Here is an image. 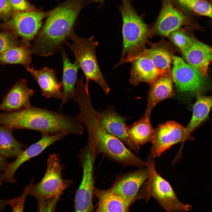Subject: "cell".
<instances>
[{
	"label": "cell",
	"instance_id": "1",
	"mask_svg": "<svg viewBox=\"0 0 212 212\" xmlns=\"http://www.w3.org/2000/svg\"><path fill=\"white\" fill-rule=\"evenodd\" d=\"M74 100L79 110L77 116L88 132L87 143L94 148L97 154H101L109 160L124 166H139L141 159L103 127L98 111L92 103L89 89L83 82L77 84Z\"/></svg>",
	"mask_w": 212,
	"mask_h": 212
},
{
	"label": "cell",
	"instance_id": "2",
	"mask_svg": "<svg viewBox=\"0 0 212 212\" xmlns=\"http://www.w3.org/2000/svg\"><path fill=\"white\" fill-rule=\"evenodd\" d=\"M0 125L11 130L27 129L52 135L83 133V125L77 116L64 114L60 110L54 111L32 106L0 114Z\"/></svg>",
	"mask_w": 212,
	"mask_h": 212
},
{
	"label": "cell",
	"instance_id": "3",
	"mask_svg": "<svg viewBox=\"0 0 212 212\" xmlns=\"http://www.w3.org/2000/svg\"><path fill=\"white\" fill-rule=\"evenodd\" d=\"M90 3L67 0L53 9L31 45L32 54L47 57L60 51L72 31L80 12Z\"/></svg>",
	"mask_w": 212,
	"mask_h": 212
},
{
	"label": "cell",
	"instance_id": "4",
	"mask_svg": "<svg viewBox=\"0 0 212 212\" xmlns=\"http://www.w3.org/2000/svg\"><path fill=\"white\" fill-rule=\"evenodd\" d=\"M42 178L37 184L33 183L32 180L28 193L29 195L37 200V210L39 212L54 211L60 197L72 182L63 179L64 167L58 155L50 154Z\"/></svg>",
	"mask_w": 212,
	"mask_h": 212
},
{
	"label": "cell",
	"instance_id": "5",
	"mask_svg": "<svg viewBox=\"0 0 212 212\" xmlns=\"http://www.w3.org/2000/svg\"><path fill=\"white\" fill-rule=\"evenodd\" d=\"M118 8L122 20L121 57L115 67L129 62L150 36V26L137 13L130 0H121Z\"/></svg>",
	"mask_w": 212,
	"mask_h": 212
},
{
	"label": "cell",
	"instance_id": "6",
	"mask_svg": "<svg viewBox=\"0 0 212 212\" xmlns=\"http://www.w3.org/2000/svg\"><path fill=\"white\" fill-rule=\"evenodd\" d=\"M147 167L148 176L140 188L135 201L143 200L148 202L154 198L167 212H184L190 210L191 205L181 202L169 182L156 171L154 160H149Z\"/></svg>",
	"mask_w": 212,
	"mask_h": 212
},
{
	"label": "cell",
	"instance_id": "7",
	"mask_svg": "<svg viewBox=\"0 0 212 212\" xmlns=\"http://www.w3.org/2000/svg\"><path fill=\"white\" fill-rule=\"evenodd\" d=\"M69 38L72 42L70 43L67 41L65 44L73 53L75 61L84 73L85 85L88 87L89 81L93 80L100 85L106 95H108L111 90L100 69L96 56L95 50L98 42L93 40V36L88 38L78 36L74 30Z\"/></svg>",
	"mask_w": 212,
	"mask_h": 212
},
{
	"label": "cell",
	"instance_id": "8",
	"mask_svg": "<svg viewBox=\"0 0 212 212\" xmlns=\"http://www.w3.org/2000/svg\"><path fill=\"white\" fill-rule=\"evenodd\" d=\"M191 11L181 5L176 0H162L161 9L157 19L150 26V35L168 37L173 31L183 26L200 29Z\"/></svg>",
	"mask_w": 212,
	"mask_h": 212
},
{
	"label": "cell",
	"instance_id": "9",
	"mask_svg": "<svg viewBox=\"0 0 212 212\" xmlns=\"http://www.w3.org/2000/svg\"><path fill=\"white\" fill-rule=\"evenodd\" d=\"M98 155L94 148L87 143L78 154L82 170V180L77 190L74 201L75 211L90 212L94 210L92 202L94 167Z\"/></svg>",
	"mask_w": 212,
	"mask_h": 212
},
{
	"label": "cell",
	"instance_id": "10",
	"mask_svg": "<svg viewBox=\"0 0 212 212\" xmlns=\"http://www.w3.org/2000/svg\"><path fill=\"white\" fill-rule=\"evenodd\" d=\"M52 11L45 12L36 9L17 12L10 21L9 24L16 34L21 38V43L30 47L31 42L38 34L42 20Z\"/></svg>",
	"mask_w": 212,
	"mask_h": 212
},
{
	"label": "cell",
	"instance_id": "11",
	"mask_svg": "<svg viewBox=\"0 0 212 212\" xmlns=\"http://www.w3.org/2000/svg\"><path fill=\"white\" fill-rule=\"evenodd\" d=\"M172 61L173 81L178 90L183 93H200L205 84L203 75L180 57L173 56Z\"/></svg>",
	"mask_w": 212,
	"mask_h": 212
},
{
	"label": "cell",
	"instance_id": "12",
	"mask_svg": "<svg viewBox=\"0 0 212 212\" xmlns=\"http://www.w3.org/2000/svg\"><path fill=\"white\" fill-rule=\"evenodd\" d=\"M185 128L174 121L159 125L154 130L152 146L148 159L154 160L172 146L183 141Z\"/></svg>",
	"mask_w": 212,
	"mask_h": 212
},
{
	"label": "cell",
	"instance_id": "13",
	"mask_svg": "<svg viewBox=\"0 0 212 212\" xmlns=\"http://www.w3.org/2000/svg\"><path fill=\"white\" fill-rule=\"evenodd\" d=\"M41 135L39 140L24 150L14 161L9 163L5 170L0 174L3 181L9 183L16 182L14 178L15 173L21 165L30 159L39 155L50 145L62 139L67 135L65 133L52 135L46 133H42Z\"/></svg>",
	"mask_w": 212,
	"mask_h": 212
},
{
	"label": "cell",
	"instance_id": "14",
	"mask_svg": "<svg viewBox=\"0 0 212 212\" xmlns=\"http://www.w3.org/2000/svg\"><path fill=\"white\" fill-rule=\"evenodd\" d=\"M148 176L147 166L127 172L118 177L110 189L124 198L135 202V197Z\"/></svg>",
	"mask_w": 212,
	"mask_h": 212
},
{
	"label": "cell",
	"instance_id": "15",
	"mask_svg": "<svg viewBox=\"0 0 212 212\" xmlns=\"http://www.w3.org/2000/svg\"><path fill=\"white\" fill-rule=\"evenodd\" d=\"M98 112L101 123L106 131L130 149L126 124L127 117L119 113L112 105L104 110L99 109Z\"/></svg>",
	"mask_w": 212,
	"mask_h": 212
},
{
	"label": "cell",
	"instance_id": "16",
	"mask_svg": "<svg viewBox=\"0 0 212 212\" xmlns=\"http://www.w3.org/2000/svg\"><path fill=\"white\" fill-rule=\"evenodd\" d=\"M34 91L29 88L25 79L19 81L10 90L0 105V109L12 112L32 106L31 98Z\"/></svg>",
	"mask_w": 212,
	"mask_h": 212
},
{
	"label": "cell",
	"instance_id": "17",
	"mask_svg": "<svg viewBox=\"0 0 212 212\" xmlns=\"http://www.w3.org/2000/svg\"><path fill=\"white\" fill-rule=\"evenodd\" d=\"M130 82L136 85L143 82L153 84L163 75L155 67L148 57L137 54L132 59Z\"/></svg>",
	"mask_w": 212,
	"mask_h": 212
},
{
	"label": "cell",
	"instance_id": "18",
	"mask_svg": "<svg viewBox=\"0 0 212 212\" xmlns=\"http://www.w3.org/2000/svg\"><path fill=\"white\" fill-rule=\"evenodd\" d=\"M39 85L42 95L47 98L61 99L62 94V83L57 80L55 71L52 69L44 67L39 69L30 66L26 67Z\"/></svg>",
	"mask_w": 212,
	"mask_h": 212
},
{
	"label": "cell",
	"instance_id": "19",
	"mask_svg": "<svg viewBox=\"0 0 212 212\" xmlns=\"http://www.w3.org/2000/svg\"><path fill=\"white\" fill-rule=\"evenodd\" d=\"M187 62L204 77L208 75V67L212 63V48L196 38L192 44L182 53Z\"/></svg>",
	"mask_w": 212,
	"mask_h": 212
},
{
	"label": "cell",
	"instance_id": "20",
	"mask_svg": "<svg viewBox=\"0 0 212 212\" xmlns=\"http://www.w3.org/2000/svg\"><path fill=\"white\" fill-rule=\"evenodd\" d=\"M150 113L145 112L142 117L132 125H126L130 149L135 152L139 151L141 146L153 140L154 130L150 123Z\"/></svg>",
	"mask_w": 212,
	"mask_h": 212
},
{
	"label": "cell",
	"instance_id": "21",
	"mask_svg": "<svg viewBox=\"0 0 212 212\" xmlns=\"http://www.w3.org/2000/svg\"><path fill=\"white\" fill-rule=\"evenodd\" d=\"M93 193L98 201L95 212H128L134 203L115 193L110 189L102 190L95 187Z\"/></svg>",
	"mask_w": 212,
	"mask_h": 212
},
{
	"label": "cell",
	"instance_id": "22",
	"mask_svg": "<svg viewBox=\"0 0 212 212\" xmlns=\"http://www.w3.org/2000/svg\"><path fill=\"white\" fill-rule=\"evenodd\" d=\"M173 82L171 72L160 76L150 85L145 112L151 114L158 103L173 96Z\"/></svg>",
	"mask_w": 212,
	"mask_h": 212
},
{
	"label": "cell",
	"instance_id": "23",
	"mask_svg": "<svg viewBox=\"0 0 212 212\" xmlns=\"http://www.w3.org/2000/svg\"><path fill=\"white\" fill-rule=\"evenodd\" d=\"M60 52L62 59L63 71L61 82L62 94L59 110L69 100L74 99L76 88L75 85L78 79L77 72L80 68L79 65L76 61L73 63L70 62L62 47L61 49Z\"/></svg>",
	"mask_w": 212,
	"mask_h": 212
},
{
	"label": "cell",
	"instance_id": "24",
	"mask_svg": "<svg viewBox=\"0 0 212 212\" xmlns=\"http://www.w3.org/2000/svg\"><path fill=\"white\" fill-rule=\"evenodd\" d=\"M212 108V95L206 96L201 93L197 94L196 101L193 107L192 117L185 128V135L182 144L195 129L198 127L208 117Z\"/></svg>",
	"mask_w": 212,
	"mask_h": 212
},
{
	"label": "cell",
	"instance_id": "25",
	"mask_svg": "<svg viewBox=\"0 0 212 212\" xmlns=\"http://www.w3.org/2000/svg\"><path fill=\"white\" fill-rule=\"evenodd\" d=\"M137 54L148 57L163 74L172 72L171 64L173 56L165 46L156 45L148 49L140 50L136 55Z\"/></svg>",
	"mask_w": 212,
	"mask_h": 212
},
{
	"label": "cell",
	"instance_id": "26",
	"mask_svg": "<svg viewBox=\"0 0 212 212\" xmlns=\"http://www.w3.org/2000/svg\"><path fill=\"white\" fill-rule=\"evenodd\" d=\"M32 54L30 47L21 43L0 53V63L20 64L26 67L30 66Z\"/></svg>",
	"mask_w": 212,
	"mask_h": 212
},
{
	"label": "cell",
	"instance_id": "27",
	"mask_svg": "<svg viewBox=\"0 0 212 212\" xmlns=\"http://www.w3.org/2000/svg\"><path fill=\"white\" fill-rule=\"evenodd\" d=\"M12 130L0 125V154L7 158H16L24 146L13 136Z\"/></svg>",
	"mask_w": 212,
	"mask_h": 212
},
{
	"label": "cell",
	"instance_id": "28",
	"mask_svg": "<svg viewBox=\"0 0 212 212\" xmlns=\"http://www.w3.org/2000/svg\"><path fill=\"white\" fill-rule=\"evenodd\" d=\"M178 2L192 12L212 20V5L206 0H178Z\"/></svg>",
	"mask_w": 212,
	"mask_h": 212
},
{
	"label": "cell",
	"instance_id": "29",
	"mask_svg": "<svg viewBox=\"0 0 212 212\" xmlns=\"http://www.w3.org/2000/svg\"><path fill=\"white\" fill-rule=\"evenodd\" d=\"M186 29L180 28L171 32L168 37L183 53L193 43L196 38Z\"/></svg>",
	"mask_w": 212,
	"mask_h": 212
},
{
	"label": "cell",
	"instance_id": "30",
	"mask_svg": "<svg viewBox=\"0 0 212 212\" xmlns=\"http://www.w3.org/2000/svg\"><path fill=\"white\" fill-rule=\"evenodd\" d=\"M21 43L13 34L6 32H0V53Z\"/></svg>",
	"mask_w": 212,
	"mask_h": 212
},
{
	"label": "cell",
	"instance_id": "31",
	"mask_svg": "<svg viewBox=\"0 0 212 212\" xmlns=\"http://www.w3.org/2000/svg\"><path fill=\"white\" fill-rule=\"evenodd\" d=\"M30 186V183L26 187L23 193L20 196L9 200V205L11 207L13 211H23L24 202L26 196L29 195Z\"/></svg>",
	"mask_w": 212,
	"mask_h": 212
},
{
	"label": "cell",
	"instance_id": "32",
	"mask_svg": "<svg viewBox=\"0 0 212 212\" xmlns=\"http://www.w3.org/2000/svg\"><path fill=\"white\" fill-rule=\"evenodd\" d=\"M13 9L17 12L29 11L36 9L26 0H9Z\"/></svg>",
	"mask_w": 212,
	"mask_h": 212
},
{
	"label": "cell",
	"instance_id": "33",
	"mask_svg": "<svg viewBox=\"0 0 212 212\" xmlns=\"http://www.w3.org/2000/svg\"><path fill=\"white\" fill-rule=\"evenodd\" d=\"M12 10L9 0H0V16H9L12 13Z\"/></svg>",
	"mask_w": 212,
	"mask_h": 212
},
{
	"label": "cell",
	"instance_id": "34",
	"mask_svg": "<svg viewBox=\"0 0 212 212\" xmlns=\"http://www.w3.org/2000/svg\"><path fill=\"white\" fill-rule=\"evenodd\" d=\"M6 159V158L0 154V173L4 172L7 167L9 163Z\"/></svg>",
	"mask_w": 212,
	"mask_h": 212
},
{
	"label": "cell",
	"instance_id": "35",
	"mask_svg": "<svg viewBox=\"0 0 212 212\" xmlns=\"http://www.w3.org/2000/svg\"><path fill=\"white\" fill-rule=\"evenodd\" d=\"M9 200L0 199V212L3 211L7 206L9 205Z\"/></svg>",
	"mask_w": 212,
	"mask_h": 212
},
{
	"label": "cell",
	"instance_id": "36",
	"mask_svg": "<svg viewBox=\"0 0 212 212\" xmlns=\"http://www.w3.org/2000/svg\"><path fill=\"white\" fill-rule=\"evenodd\" d=\"M105 0H91L90 1V2H97L100 3V5L101 6L104 2Z\"/></svg>",
	"mask_w": 212,
	"mask_h": 212
},
{
	"label": "cell",
	"instance_id": "37",
	"mask_svg": "<svg viewBox=\"0 0 212 212\" xmlns=\"http://www.w3.org/2000/svg\"><path fill=\"white\" fill-rule=\"evenodd\" d=\"M208 2L212 5V0H206Z\"/></svg>",
	"mask_w": 212,
	"mask_h": 212
},
{
	"label": "cell",
	"instance_id": "38",
	"mask_svg": "<svg viewBox=\"0 0 212 212\" xmlns=\"http://www.w3.org/2000/svg\"><path fill=\"white\" fill-rule=\"evenodd\" d=\"M2 182H3V181L1 179L0 177V186L1 185Z\"/></svg>",
	"mask_w": 212,
	"mask_h": 212
}]
</instances>
